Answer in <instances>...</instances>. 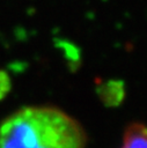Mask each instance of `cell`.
Listing matches in <instances>:
<instances>
[{
  "instance_id": "cell-1",
  "label": "cell",
  "mask_w": 147,
  "mask_h": 148,
  "mask_svg": "<svg viewBox=\"0 0 147 148\" xmlns=\"http://www.w3.org/2000/svg\"><path fill=\"white\" fill-rule=\"evenodd\" d=\"M87 135L71 114L52 105H28L0 123V148H86Z\"/></svg>"
},
{
  "instance_id": "cell-2",
  "label": "cell",
  "mask_w": 147,
  "mask_h": 148,
  "mask_svg": "<svg viewBox=\"0 0 147 148\" xmlns=\"http://www.w3.org/2000/svg\"><path fill=\"white\" fill-rule=\"evenodd\" d=\"M119 148H147V127L141 124L131 125L125 131Z\"/></svg>"
}]
</instances>
